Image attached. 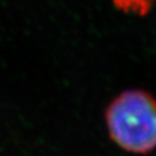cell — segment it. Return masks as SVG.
I'll return each instance as SVG.
<instances>
[{"instance_id":"1","label":"cell","mask_w":156,"mask_h":156,"mask_svg":"<svg viewBox=\"0 0 156 156\" xmlns=\"http://www.w3.org/2000/svg\"><path fill=\"white\" fill-rule=\"evenodd\" d=\"M111 139L126 151L149 154L156 149V98L143 90H127L106 109Z\"/></svg>"},{"instance_id":"2","label":"cell","mask_w":156,"mask_h":156,"mask_svg":"<svg viewBox=\"0 0 156 156\" xmlns=\"http://www.w3.org/2000/svg\"><path fill=\"white\" fill-rule=\"evenodd\" d=\"M112 3L117 9L126 14L139 16L147 15L156 6V0H112Z\"/></svg>"}]
</instances>
